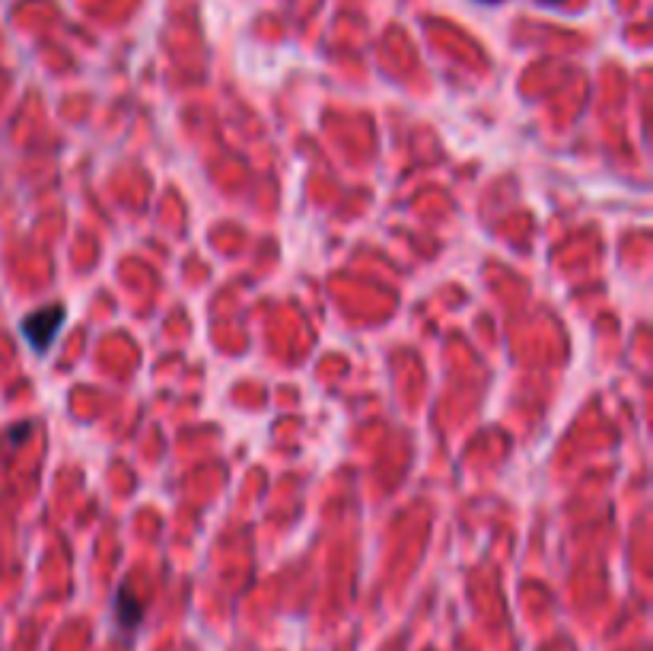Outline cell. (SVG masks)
<instances>
[{
  "mask_svg": "<svg viewBox=\"0 0 653 651\" xmlns=\"http://www.w3.org/2000/svg\"><path fill=\"white\" fill-rule=\"evenodd\" d=\"M29 438V425H20V431H10V444H23Z\"/></svg>",
  "mask_w": 653,
  "mask_h": 651,
  "instance_id": "cell-3",
  "label": "cell"
},
{
  "mask_svg": "<svg viewBox=\"0 0 653 651\" xmlns=\"http://www.w3.org/2000/svg\"><path fill=\"white\" fill-rule=\"evenodd\" d=\"M61 323H64V307L61 304H51V307H42V311L29 313L23 319V336L25 342L42 355L49 352L54 336L61 333Z\"/></svg>",
  "mask_w": 653,
  "mask_h": 651,
  "instance_id": "cell-1",
  "label": "cell"
},
{
  "mask_svg": "<svg viewBox=\"0 0 653 651\" xmlns=\"http://www.w3.org/2000/svg\"><path fill=\"white\" fill-rule=\"evenodd\" d=\"M484 3H498V0H484Z\"/></svg>",
  "mask_w": 653,
  "mask_h": 651,
  "instance_id": "cell-5",
  "label": "cell"
},
{
  "mask_svg": "<svg viewBox=\"0 0 653 651\" xmlns=\"http://www.w3.org/2000/svg\"><path fill=\"white\" fill-rule=\"evenodd\" d=\"M542 3H564V0H542Z\"/></svg>",
  "mask_w": 653,
  "mask_h": 651,
  "instance_id": "cell-4",
  "label": "cell"
},
{
  "mask_svg": "<svg viewBox=\"0 0 653 651\" xmlns=\"http://www.w3.org/2000/svg\"><path fill=\"white\" fill-rule=\"evenodd\" d=\"M115 617H119V623L125 625V629H134V625L141 623L144 603L131 594V588H122V591H119V598H115Z\"/></svg>",
  "mask_w": 653,
  "mask_h": 651,
  "instance_id": "cell-2",
  "label": "cell"
}]
</instances>
